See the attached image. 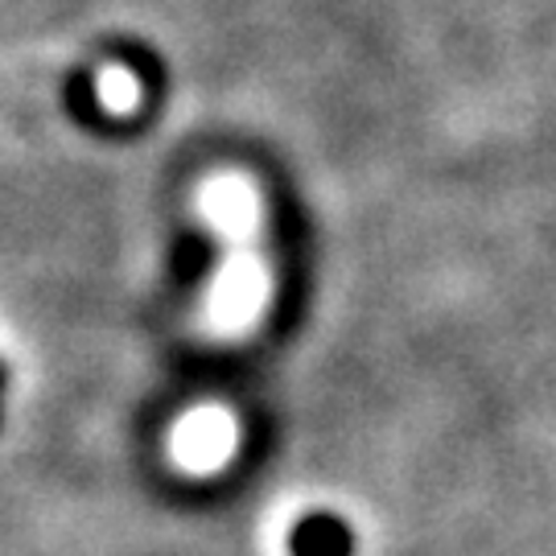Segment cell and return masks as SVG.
<instances>
[{
    "instance_id": "6da1fadb",
    "label": "cell",
    "mask_w": 556,
    "mask_h": 556,
    "mask_svg": "<svg viewBox=\"0 0 556 556\" xmlns=\"http://www.w3.org/2000/svg\"><path fill=\"white\" fill-rule=\"evenodd\" d=\"M0 383H4V367H0Z\"/></svg>"
}]
</instances>
